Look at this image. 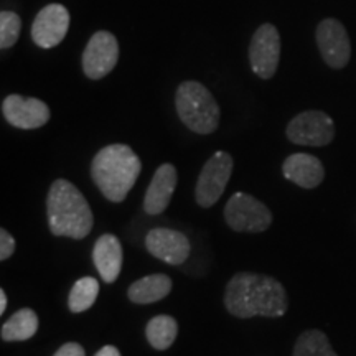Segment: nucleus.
<instances>
[{"label": "nucleus", "instance_id": "f257e3e1", "mask_svg": "<svg viewBox=\"0 0 356 356\" xmlns=\"http://www.w3.org/2000/svg\"><path fill=\"white\" fill-rule=\"evenodd\" d=\"M225 305L238 318L282 317L287 312V292L277 279L264 274L239 273L226 286Z\"/></svg>", "mask_w": 356, "mask_h": 356}, {"label": "nucleus", "instance_id": "f03ea898", "mask_svg": "<svg viewBox=\"0 0 356 356\" xmlns=\"http://www.w3.org/2000/svg\"><path fill=\"white\" fill-rule=\"evenodd\" d=\"M142 163L126 144H113L101 149L91 163V177L106 200L121 203L134 188L140 175Z\"/></svg>", "mask_w": 356, "mask_h": 356}, {"label": "nucleus", "instance_id": "7ed1b4c3", "mask_svg": "<svg viewBox=\"0 0 356 356\" xmlns=\"http://www.w3.org/2000/svg\"><path fill=\"white\" fill-rule=\"evenodd\" d=\"M48 226L55 236L84 239L95 225L91 207L73 184L58 178L50 186L47 198Z\"/></svg>", "mask_w": 356, "mask_h": 356}, {"label": "nucleus", "instance_id": "20e7f679", "mask_svg": "<svg viewBox=\"0 0 356 356\" xmlns=\"http://www.w3.org/2000/svg\"><path fill=\"white\" fill-rule=\"evenodd\" d=\"M178 118L191 132L208 136L220 124V106L210 91L198 81H184L175 95Z\"/></svg>", "mask_w": 356, "mask_h": 356}, {"label": "nucleus", "instance_id": "39448f33", "mask_svg": "<svg viewBox=\"0 0 356 356\" xmlns=\"http://www.w3.org/2000/svg\"><path fill=\"white\" fill-rule=\"evenodd\" d=\"M225 220L238 233H262L273 222V213L252 195L238 191L226 203Z\"/></svg>", "mask_w": 356, "mask_h": 356}, {"label": "nucleus", "instance_id": "423d86ee", "mask_svg": "<svg viewBox=\"0 0 356 356\" xmlns=\"http://www.w3.org/2000/svg\"><path fill=\"white\" fill-rule=\"evenodd\" d=\"M231 173H233V157L225 150L213 154L204 163L195 188V200L202 208H210L225 193Z\"/></svg>", "mask_w": 356, "mask_h": 356}, {"label": "nucleus", "instance_id": "0eeeda50", "mask_svg": "<svg viewBox=\"0 0 356 356\" xmlns=\"http://www.w3.org/2000/svg\"><path fill=\"white\" fill-rule=\"evenodd\" d=\"M286 134L287 139L297 145L322 147L335 137V124L322 111H305L289 122Z\"/></svg>", "mask_w": 356, "mask_h": 356}, {"label": "nucleus", "instance_id": "6e6552de", "mask_svg": "<svg viewBox=\"0 0 356 356\" xmlns=\"http://www.w3.org/2000/svg\"><path fill=\"white\" fill-rule=\"evenodd\" d=\"M280 60V35L273 24H264L256 30L249 44V63L257 76L270 79Z\"/></svg>", "mask_w": 356, "mask_h": 356}, {"label": "nucleus", "instance_id": "1a4fd4ad", "mask_svg": "<svg viewBox=\"0 0 356 356\" xmlns=\"http://www.w3.org/2000/svg\"><path fill=\"white\" fill-rule=\"evenodd\" d=\"M119 60L118 38L99 30L92 35L83 53V71L89 79H102L115 68Z\"/></svg>", "mask_w": 356, "mask_h": 356}, {"label": "nucleus", "instance_id": "9d476101", "mask_svg": "<svg viewBox=\"0 0 356 356\" xmlns=\"http://www.w3.org/2000/svg\"><path fill=\"white\" fill-rule=\"evenodd\" d=\"M317 44L323 61L333 70H341L348 65L351 56V43L346 29L341 22L325 19L318 24Z\"/></svg>", "mask_w": 356, "mask_h": 356}, {"label": "nucleus", "instance_id": "9b49d317", "mask_svg": "<svg viewBox=\"0 0 356 356\" xmlns=\"http://www.w3.org/2000/svg\"><path fill=\"white\" fill-rule=\"evenodd\" d=\"M2 114L10 126L25 131L43 127L50 121V108L42 99L20 95H10L3 99Z\"/></svg>", "mask_w": 356, "mask_h": 356}, {"label": "nucleus", "instance_id": "f8f14e48", "mask_svg": "<svg viewBox=\"0 0 356 356\" xmlns=\"http://www.w3.org/2000/svg\"><path fill=\"white\" fill-rule=\"evenodd\" d=\"M70 29V12L61 3H50L37 13L32 38L40 48H53L63 42Z\"/></svg>", "mask_w": 356, "mask_h": 356}, {"label": "nucleus", "instance_id": "ddd939ff", "mask_svg": "<svg viewBox=\"0 0 356 356\" xmlns=\"http://www.w3.org/2000/svg\"><path fill=\"white\" fill-rule=\"evenodd\" d=\"M147 251L170 266H180L188 259L191 246L184 233L170 228H154L145 236Z\"/></svg>", "mask_w": 356, "mask_h": 356}, {"label": "nucleus", "instance_id": "4468645a", "mask_svg": "<svg viewBox=\"0 0 356 356\" xmlns=\"http://www.w3.org/2000/svg\"><path fill=\"white\" fill-rule=\"evenodd\" d=\"M177 168L172 163H163L155 170L144 198V211L147 215H162L167 210L177 188Z\"/></svg>", "mask_w": 356, "mask_h": 356}, {"label": "nucleus", "instance_id": "2eb2a0df", "mask_svg": "<svg viewBox=\"0 0 356 356\" xmlns=\"http://www.w3.org/2000/svg\"><path fill=\"white\" fill-rule=\"evenodd\" d=\"M282 173L292 184L302 188H315L323 181L325 170L322 162L310 154H293L286 159Z\"/></svg>", "mask_w": 356, "mask_h": 356}, {"label": "nucleus", "instance_id": "dca6fc26", "mask_svg": "<svg viewBox=\"0 0 356 356\" xmlns=\"http://www.w3.org/2000/svg\"><path fill=\"white\" fill-rule=\"evenodd\" d=\"M92 261L104 282H115L122 269L121 241L114 234H102L92 249Z\"/></svg>", "mask_w": 356, "mask_h": 356}, {"label": "nucleus", "instance_id": "f3484780", "mask_svg": "<svg viewBox=\"0 0 356 356\" xmlns=\"http://www.w3.org/2000/svg\"><path fill=\"white\" fill-rule=\"evenodd\" d=\"M172 291V280L165 274H152L145 275L132 284L127 291L129 300L134 304H154L159 302L170 293Z\"/></svg>", "mask_w": 356, "mask_h": 356}, {"label": "nucleus", "instance_id": "a211bd4d", "mask_svg": "<svg viewBox=\"0 0 356 356\" xmlns=\"http://www.w3.org/2000/svg\"><path fill=\"white\" fill-rule=\"evenodd\" d=\"M38 330V317L32 309H22L2 325L3 341H24L32 338Z\"/></svg>", "mask_w": 356, "mask_h": 356}, {"label": "nucleus", "instance_id": "6ab92c4d", "mask_svg": "<svg viewBox=\"0 0 356 356\" xmlns=\"http://www.w3.org/2000/svg\"><path fill=\"white\" fill-rule=\"evenodd\" d=\"M178 333L177 320L170 315H157L147 323L145 335L155 350L170 348Z\"/></svg>", "mask_w": 356, "mask_h": 356}, {"label": "nucleus", "instance_id": "aec40b11", "mask_svg": "<svg viewBox=\"0 0 356 356\" xmlns=\"http://www.w3.org/2000/svg\"><path fill=\"white\" fill-rule=\"evenodd\" d=\"M97 296H99V282L95 277H83L76 280V284L70 292V310L79 314V312L91 309L95 305Z\"/></svg>", "mask_w": 356, "mask_h": 356}, {"label": "nucleus", "instance_id": "412c9836", "mask_svg": "<svg viewBox=\"0 0 356 356\" xmlns=\"http://www.w3.org/2000/svg\"><path fill=\"white\" fill-rule=\"evenodd\" d=\"M293 356H338L333 351L325 333L318 330H307L297 340Z\"/></svg>", "mask_w": 356, "mask_h": 356}, {"label": "nucleus", "instance_id": "4be33fe9", "mask_svg": "<svg viewBox=\"0 0 356 356\" xmlns=\"http://www.w3.org/2000/svg\"><path fill=\"white\" fill-rule=\"evenodd\" d=\"M22 32V20L15 12L3 10L0 13V48L7 50L13 47Z\"/></svg>", "mask_w": 356, "mask_h": 356}, {"label": "nucleus", "instance_id": "5701e85b", "mask_svg": "<svg viewBox=\"0 0 356 356\" xmlns=\"http://www.w3.org/2000/svg\"><path fill=\"white\" fill-rule=\"evenodd\" d=\"M15 251V239L7 229H0V259L7 261Z\"/></svg>", "mask_w": 356, "mask_h": 356}, {"label": "nucleus", "instance_id": "b1692460", "mask_svg": "<svg viewBox=\"0 0 356 356\" xmlns=\"http://www.w3.org/2000/svg\"><path fill=\"white\" fill-rule=\"evenodd\" d=\"M53 356H86L84 355V348L79 343H65L63 346H60V350L56 351Z\"/></svg>", "mask_w": 356, "mask_h": 356}, {"label": "nucleus", "instance_id": "393cba45", "mask_svg": "<svg viewBox=\"0 0 356 356\" xmlns=\"http://www.w3.org/2000/svg\"><path fill=\"white\" fill-rule=\"evenodd\" d=\"M95 356H121V353H119V350L115 348V346L108 345V346H104V348H101L99 351H97Z\"/></svg>", "mask_w": 356, "mask_h": 356}, {"label": "nucleus", "instance_id": "a878e982", "mask_svg": "<svg viewBox=\"0 0 356 356\" xmlns=\"http://www.w3.org/2000/svg\"><path fill=\"white\" fill-rule=\"evenodd\" d=\"M7 309V293L3 289H0V314H3Z\"/></svg>", "mask_w": 356, "mask_h": 356}]
</instances>
